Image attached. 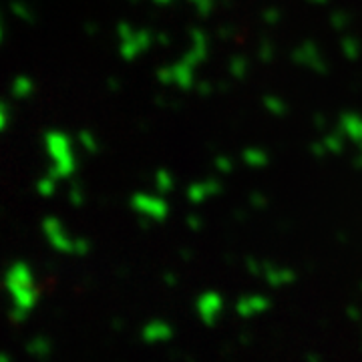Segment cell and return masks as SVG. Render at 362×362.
Instances as JSON below:
<instances>
[{
	"instance_id": "cell-1",
	"label": "cell",
	"mask_w": 362,
	"mask_h": 362,
	"mask_svg": "<svg viewBox=\"0 0 362 362\" xmlns=\"http://www.w3.org/2000/svg\"><path fill=\"white\" fill-rule=\"evenodd\" d=\"M2 288L8 298L11 316L16 322H23L37 308L40 300V288L37 274L26 262L11 264L2 276Z\"/></svg>"
},
{
	"instance_id": "cell-2",
	"label": "cell",
	"mask_w": 362,
	"mask_h": 362,
	"mask_svg": "<svg viewBox=\"0 0 362 362\" xmlns=\"http://www.w3.org/2000/svg\"><path fill=\"white\" fill-rule=\"evenodd\" d=\"M42 233L47 242L51 244L52 250L59 254H69V256H81L89 252V242L85 238H77L66 230L63 221L54 216H49L42 221Z\"/></svg>"
},
{
	"instance_id": "cell-3",
	"label": "cell",
	"mask_w": 362,
	"mask_h": 362,
	"mask_svg": "<svg viewBox=\"0 0 362 362\" xmlns=\"http://www.w3.org/2000/svg\"><path fill=\"white\" fill-rule=\"evenodd\" d=\"M47 147L51 151L52 159V169L51 175L54 180H61V177H69L75 169V153H73V147L71 141L66 139V135L61 133H49L47 135Z\"/></svg>"
},
{
	"instance_id": "cell-4",
	"label": "cell",
	"mask_w": 362,
	"mask_h": 362,
	"mask_svg": "<svg viewBox=\"0 0 362 362\" xmlns=\"http://www.w3.org/2000/svg\"><path fill=\"white\" fill-rule=\"evenodd\" d=\"M131 207L135 214L141 218H151V220H163L168 216V204L159 197L147 194H135L131 197Z\"/></svg>"
},
{
	"instance_id": "cell-5",
	"label": "cell",
	"mask_w": 362,
	"mask_h": 362,
	"mask_svg": "<svg viewBox=\"0 0 362 362\" xmlns=\"http://www.w3.org/2000/svg\"><path fill=\"white\" fill-rule=\"evenodd\" d=\"M173 334V330H171V326L168 322H163V320H151V322H147L143 326V332L141 337L145 342H149V344H159V342H165L169 340Z\"/></svg>"
},
{
	"instance_id": "cell-6",
	"label": "cell",
	"mask_w": 362,
	"mask_h": 362,
	"mask_svg": "<svg viewBox=\"0 0 362 362\" xmlns=\"http://www.w3.org/2000/svg\"><path fill=\"white\" fill-rule=\"evenodd\" d=\"M218 308H220V298L214 296V294L202 296L199 298V302H197L199 316H202L206 322H211V320H214V316L218 314Z\"/></svg>"
},
{
	"instance_id": "cell-7",
	"label": "cell",
	"mask_w": 362,
	"mask_h": 362,
	"mask_svg": "<svg viewBox=\"0 0 362 362\" xmlns=\"http://www.w3.org/2000/svg\"><path fill=\"white\" fill-rule=\"evenodd\" d=\"M28 352L40 361H45L51 354V340L47 337H35L28 342Z\"/></svg>"
},
{
	"instance_id": "cell-8",
	"label": "cell",
	"mask_w": 362,
	"mask_h": 362,
	"mask_svg": "<svg viewBox=\"0 0 362 362\" xmlns=\"http://www.w3.org/2000/svg\"><path fill=\"white\" fill-rule=\"evenodd\" d=\"M39 194L45 195V197H49V195L54 194V189H57V180L52 177V175H49V177H42V180L39 181Z\"/></svg>"
},
{
	"instance_id": "cell-9",
	"label": "cell",
	"mask_w": 362,
	"mask_h": 362,
	"mask_svg": "<svg viewBox=\"0 0 362 362\" xmlns=\"http://www.w3.org/2000/svg\"><path fill=\"white\" fill-rule=\"evenodd\" d=\"M6 121H8V113H6V107H4V105H0V129H4Z\"/></svg>"
},
{
	"instance_id": "cell-10",
	"label": "cell",
	"mask_w": 362,
	"mask_h": 362,
	"mask_svg": "<svg viewBox=\"0 0 362 362\" xmlns=\"http://www.w3.org/2000/svg\"><path fill=\"white\" fill-rule=\"evenodd\" d=\"M0 362H13V358L6 352H0Z\"/></svg>"
}]
</instances>
